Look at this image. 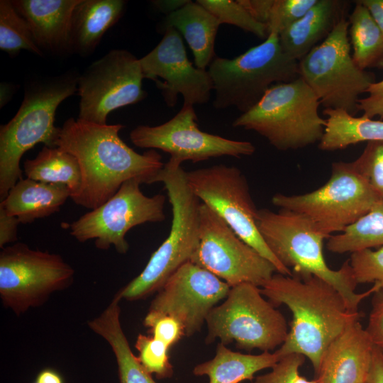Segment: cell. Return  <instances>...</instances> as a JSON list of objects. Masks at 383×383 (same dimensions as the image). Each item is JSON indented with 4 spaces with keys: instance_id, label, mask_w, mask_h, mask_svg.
<instances>
[{
    "instance_id": "cell-1",
    "label": "cell",
    "mask_w": 383,
    "mask_h": 383,
    "mask_svg": "<svg viewBox=\"0 0 383 383\" xmlns=\"http://www.w3.org/2000/svg\"><path fill=\"white\" fill-rule=\"evenodd\" d=\"M121 124H96L70 118L60 127L57 147L77 160L82 174L81 188L72 200L94 210L111 198L126 181L138 178L152 184L163 167L155 150L140 154L119 136Z\"/></svg>"
},
{
    "instance_id": "cell-2",
    "label": "cell",
    "mask_w": 383,
    "mask_h": 383,
    "mask_svg": "<svg viewBox=\"0 0 383 383\" xmlns=\"http://www.w3.org/2000/svg\"><path fill=\"white\" fill-rule=\"evenodd\" d=\"M260 289L274 306L284 304L292 313L287 339L275 353L279 359L292 353L304 355L316 375L328 345L360 318L358 312L348 309L334 287L315 276L300 278L277 273Z\"/></svg>"
},
{
    "instance_id": "cell-3",
    "label": "cell",
    "mask_w": 383,
    "mask_h": 383,
    "mask_svg": "<svg viewBox=\"0 0 383 383\" xmlns=\"http://www.w3.org/2000/svg\"><path fill=\"white\" fill-rule=\"evenodd\" d=\"M79 74L67 71L40 77L25 84L23 101L16 115L0 128V199L22 179L23 154L38 143L57 147L60 128L55 126L57 107L77 92Z\"/></svg>"
},
{
    "instance_id": "cell-4",
    "label": "cell",
    "mask_w": 383,
    "mask_h": 383,
    "mask_svg": "<svg viewBox=\"0 0 383 383\" xmlns=\"http://www.w3.org/2000/svg\"><path fill=\"white\" fill-rule=\"evenodd\" d=\"M257 224L270 250L292 275L315 276L326 282L340 294L350 311L358 312L360 302L379 291L373 285L362 293L355 292L357 284L349 260L338 270L330 268L323 255V241L328 238L304 216L285 209H262Z\"/></svg>"
},
{
    "instance_id": "cell-5",
    "label": "cell",
    "mask_w": 383,
    "mask_h": 383,
    "mask_svg": "<svg viewBox=\"0 0 383 383\" xmlns=\"http://www.w3.org/2000/svg\"><path fill=\"white\" fill-rule=\"evenodd\" d=\"M181 165L170 159L152 180V184L165 185L172 206L171 229L140 274L117 292L121 299L137 301L157 292L176 270L191 261L198 248L201 203L190 189Z\"/></svg>"
},
{
    "instance_id": "cell-6",
    "label": "cell",
    "mask_w": 383,
    "mask_h": 383,
    "mask_svg": "<svg viewBox=\"0 0 383 383\" xmlns=\"http://www.w3.org/2000/svg\"><path fill=\"white\" fill-rule=\"evenodd\" d=\"M320 105L313 90L299 76L271 86L233 126L256 132L278 150H298L319 143L323 137L326 121L318 113Z\"/></svg>"
},
{
    "instance_id": "cell-7",
    "label": "cell",
    "mask_w": 383,
    "mask_h": 383,
    "mask_svg": "<svg viewBox=\"0 0 383 383\" xmlns=\"http://www.w3.org/2000/svg\"><path fill=\"white\" fill-rule=\"evenodd\" d=\"M298 63L283 51L277 33L234 58L216 57L207 69L215 92L213 106L248 111L271 86L296 79Z\"/></svg>"
},
{
    "instance_id": "cell-8",
    "label": "cell",
    "mask_w": 383,
    "mask_h": 383,
    "mask_svg": "<svg viewBox=\"0 0 383 383\" xmlns=\"http://www.w3.org/2000/svg\"><path fill=\"white\" fill-rule=\"evenodd\" d=\"M206 344L219 339L225 345L235 343L250 352H271L286 340L288 324L284 315L260 292L259 287L243 283L231 287L220 305L209 313Z\"/></svg>"
},
{
    "instance_id": "cell-9",
    "label": "cell",
    "mask_w": 383,
    "mask_h": 383,
    "mask_svg": "<svg viewBox=\"0 0 383 383\" xmlns=\"http://www.w3.org/2000/svg\"><path fill=\"white\" fill-rule=\"evenodd\" d=\"M349 21L343 17L331 33L298 63L299 76L326 109L358 112L360 96L375 82L374 74L360 69L350 54Z\"/></svg>"
},
{
    "instance_id": "cell-10",
    "label": "cell",
    "mask_w": 383,
    "mask_h": 383,
    "mask_svg": "<svg viewBox=\"0 0 383 383\" xmlns=\"http://www.w3.org/2000/svg\"><path fill=\"white\" fill-rule=\"evenodd\" d=\"M381 201L353 162H335L328 181L303 194H276L272 203L279 209L299 213L329 238L342 232Z\"/></svg>"
},
{
    "instance_id": "cell-11",
    "label": "cell",
    "mask_w": 383,
    "mask_h": 383,
    "mask_svg": "<svg viewBox=\"0 0 383 383\" xmlns=\"http://www.w3.org/2000/svg\"><path fill=\"white\" fill-rule=\"evenodd\" d=\"M188 185L201 203L219 216L245 243L269 260L277 272L292 276L270 250L257 228L258 209L247 179L236 167L213 165L187 172Z\"/></svg>"
},
{
    "instance_id": "cell-12",
    "label": "cell",
    "mask_w": 383,
    "mask_h": 383,
    "mask_svg": "<svg viewBox=\"0 0 383 383\" xmlns=\"http://www.w3.org/2000/svg\"><path fill=\"white\" fill-rule=\"evenodd\" d=\"M74 270L57 254L33 250L23 243L0 252V297L17 316L43 305L50 296L69 287Z\"/></svg>"
},
{
    "instance_id": "cell-13",
    "label": "cell",
    "mask_w": 383,
    "mask_h": 383,
    "mask_svg": "<svg viewBox=\"0 0 383 383\" xmlns=\"http://www.w3.org/2000/svg\"><path fill=\"white\" fill-rule=\"evenodd\" d=\"M141 184L138 178L125 182L107 201L71 223L70 235L79 243L94 239L99 250L113 246L118 253L126 254L129 250L126 235L132 228L165 219V196H145Z\"/></svg>"
},
{
    "instance_id": "cell-14",
    "label": "cell",
    "mask_w": 383,
    "mask_h": 383,
    "mask_svg": "<svg viewBox=\"0 0 383 383\" xmlns=\"http://www.w3.org/2000/svg\"><path fill=\"white\" fill-rule=\"evenodd\" d=\"M144 76L139 59L124 49H113L92 62L79 74L78 118L107 124L113 111L143 100Z\"/></svg>"
},
{
    "instance_id": "cell-15",
    "label": "cell",
    "mask_w": 383,
    "mask_h": 383,
    "mask_svg": "<svg viewBox=\"0 0 383 383\" xmlns=\"http://www.w3.org/2000/svg\"><path fill=\"white\" fill-rule=\"evenodd\" d=\"M191 262L231 287L243 283L260 287L277 272L269 260L241 240L203 203L199 207V243Z\"/></svg>"
},
{
    "instance_id": "cell-16",
    "label": "cell",
    "mask_w": 383,
    "mask_h": 383,
    "mask_svg": "<svg viewBox=\"0 0 383 383\" xmlns=\"http://www.w3.org/2000/svg\"><path fill=\"white\" fill-rule=\"evenodd\" d=\"M130 139L137 147L167 152L170 159L181 164L222 156L241 157L255 152V147L249 141L231 140L201 131L191 105H183L176 115L162 124L136 126L131 131Z\"/></svg>"
},
{
    "instance_id": "cell-17",
    "label": "cell",
    "mask_w": 383,
    "mask_h": 383,
    "mask_svg": "<svg viewBox=\"0 0 383 383\" xmlns=\"http://www.w3.org/2000/svg\"><path fill=\"white\" fill-rule=\"evenodd\" d=\"M160 43L139 59L144 79L155 82L167 106H176L178 96L183 105L206 104L213 91L208 70L198 68L189 60L181 34L169 28Z\"/></svg>"
},
{
    "instance_id": "cell-18",
    "label": "cell",
    "mask_w": 383,
    "mask_h": 383,
    "mask_svg": "<svg viewBox=\"0 0 383 383\" xmlns=\"http://www.w3.org/2000/svg\"><path fill=\"white\" fill-rule=\"evenodd\" d=\"M230 289L225 282L189 261L157 292L149 310L174 317L182 325L185 336L190 337L201 330L210 311Z\"/></svg>"
},
{
    "instance_id": "cell-19",
    "label": "cell",
    "mask_w": 383,
    "mask_h": 383,
    "mask_svg": "<svg viewBox=\"0 0 383 383\" xmlns=\"http://www.w3.org/2000/svg\"><path fill=\"white\" fill-rule=\"evenodd\" d=\"M374 348L359 319L353 321L326 348L315 379L318 383L367 381Z\"/></svg>"
},
{
    "instance_id": "cell-20",
    "label": "cell",
    "mask_w": 383,
    "mask_h": 383,
    "mask_svg": "<svg viewBox=\"0 0 383 383\" xmlns=\"http://www.w3.org/2000/svg\"><path fill=\"white\" fill-rule=\"evenodd\" d=\"M80 0H14L16 11L28 21L35 40L43 53L72 54L71 23Z\"/></svg>"
},
{
    "instance_id": "cell-21",
    "label": "cell",
    "mask_w": 383,
    "mask_h": 383,
    "mask_svg": "<svg viewBox=\"0 0 383 383\" xmlns=\"http://www.w3.org/2000/svg\"><path fill=\"white\" fill-rule=\"evenodd\" d=\"M221 23L199 3L189 1L178 10L165 16L157 26L158 32L176 29L192 50L195 66L207 70L216 57L215 40Z\"/></svg>"
},
{
    "instance_id": "cell-22",
    "label": "cell",
    "mask_w": 383,
    "mask_h": 383,
    "mask_svg": "<svg viewBox=\"0 0 383 383\" xmlns=\"http://www.w3.org/2000/svg\"><path fill=\"white\" fill-rule=\"evenodd\" d=\"M346 4L338 0H317L302 17L279 35L283 51L296 61L301 60L345 16Z\"/></svg>"
},
{
    "instance_id": "cell-23",
    "label": "cell",
    "mask_w": 383,
    "mask_h": 383,
    "mask_svg": "<svg viewBox=\"0 0 383 383\" xmlns=\"http://www.w3.org/2000/svg\"><path fill=\"white\" fill-rule=\"evenodd\" d=\"M69 187L26 177L19 179L0 203L5 211L22 224L48 217L60 211L70 198Z\"/></svg>"
},
{
    "instance_id": "cell-24",
    "label": "cell",
    "mask_w": 383,
    "mask_h": 383,
    "mask_svg": "<svg viewBox=\"0 0 383 383\" xmlns=\"http://www.w3.org/2000/svg\"><path fill=\"white\" fill-rule=\"evenodd\" d=\"M125 5L123 0H80L72 18V53L91 55L105 33L122 16Z\"/></svg>"
},
{
    "instance_id": "cell-25",
    "label": "cell",
    "mask_w": 383,
    "mask_h": 383,
    "mask_svg": "<svg viewBox=\"0 0 383 383\" xmlns=\"http://www.w3.org/2000/svg\"><path fill=\"white\" fill-rule=\"evenodd\" d=\"M120 314L119 302L113 300L98 316L89 321L87 325L112 349L119 383H157L133 353L121 324Z\"/></svg>"
},
{
    "instance_id": "cell-26",
    "label": "cell",
    "mask_w": 383,
    "mask_h": 383,
    "mask_svg": "<svg viewBox=\"0 0 383 383\" xmlns=\"http://www.w3.org/2000/svg\"><path fill=\"white\" fill-rule=\"evenodd\" d=\"M279 360L275 352L252 355L235 352L218 343L215 356L196 365L195 376H206L209 383H240L252 380L255 374L272 368Z\"/></svg>"
},
{
    "instance_id": "cell-27",
    "label": "cell",
    "mask_w": 383,
    "mask_h": 383,
    "mask_svg": "<svg viewBox=\"0 0 383 383\" xmlns=\"http://www.w3.org/2000/svg\"><path fill=\"white\" fill-rule=\"evenodd\" d=\"M326 125L318 148L335 151L361 142L383 141V120L352 116L343 109H326Z\"/></svg>"
},
{
    "instance_id": "cell-28",
    "label": "cell",
    "mask_w": 383,
    "mask_h": 383,
    "mask_svg": "<svg viewBox=\"0 0 383 383\" xmlns=\"http://www.w3.org/2000/svg\"><path fill=\"white\" fill-rule=\"evenodd\" d=\"M23 171L27 178L67 186L71 199L81 188L82 174L77 160L58 147L44 146L35 158L25 160Z\"/></svg>"
},
{
    "instance_id": "cell-29",
    "label": "cell",
    "mask_w": 383,
    "mask_h": 383,
    "mask_svg": "<svg viewBox=\"0 0 383 383\" xmlns=\"http://www.w3.org/2000/svg\"><path fill=\"white\" fill-rule=\"evenodd\" d=\"M353 58L362 70L383 68V34L367 9L359 1L349 16Z\"/></svg>"
},
{
    "instance_id": "cell-30",
    "label": "cell",
    "mask_w": 383,
    "mask_h": 383,
    "mask_svg": "<svg viewBox=\"0 0 383 383\" xmlns=\"http://www.w3.org/2000/svg\"><path fill=\"white\" fill-rule=\"evenodd\" d=\"M383 246V201L375 204L365 214L339 234L331 235L327 249L333 253H353Z\"/></svg>"
},
{
    "instance_id": "cell-31",
    "label": "cell",
    "mask_w": 383,
    "mask_h": 383,
    "mask_svg": "<svg viewBox=\"0 0 383 383\" xmlns=\"http://www.w3.org/2000/svg\"><path fill=\"white\" fill-rule=\"evenodd\" d=\"M0 49L11 57L22 50L43 57L28 21L16 11L12 1H0Z\"/></svg>"
},
{
    "instance_id": "cell-32",
    "label": "cell",
    "mask_w": 383,
    "mask_h": 383,
    "mask_svg": "<svg viewBox=\"0 0 383 383\" xmlns=\"http://www.w3.org/2000/svg\"><path fill=\"white\" fill-rule=\"evenodd\" d=\"M221 24L235 26L262 40L268 35L265 25L256 21L238 0H197Z\"/></svg>"
},
{
    "instance_id": "cell-33",
    "label": "cell",
    "mask_w": 383,
    "mask_h": 383,
    "mask_svg": "<svg viewBox=\"0 0 383 383\" xmlns=\"http://www.w3.org/2000/svg\"><path fill=\"white\" fill-rule=\"evenodd\" d=\"M135 348L138 352V359L144 369L158 379L171 378L174 368L168 355L170 348L152 336L138 334Z\"/></svg>"
},
{
    "instance_id": "cell-34",
    "label": "cell",
    "mask_w": 383,
    "mask_h": 383,
    "mask_svg": "<svg viewBox=\"0 0 383 383\" xmlns=\"http://www.w3.org/2000/svg\"><path fill=\"white\" fill-rule=\"evenodd\" d=\"M353 164L380 200L383 201V141L368 142L362 154Z\"/></svg>"
},
{
    "instance_id": "cell-35",
    "label": "cell",
    "mask_w": 383,
    "mask_h": 383,
    "mask_svg": "<svg viewBox=\"0 0 383 383\" xmlns=\"http://www.w3.org/2000/svg\"><path fill=\"white\" fill-rule=\"evenodd\" d=\"M349 262L357 284L372 283L383 289V246L351 253Z\"/></svg>"
},
{
    "instance_id": "cell-36",
    "label": "cell",
    "mask_w": 383,
    "mask_h": 383,
    "mask_svg": "<svg viewBox=\"0 0 383 383\" xmlns=\"http://www.w3.org/2000/svg\"><path fill=\"white\" fill-rule=\"evenodd\" d=\"M317 0H274L265 24L268 35H279L302 17Z\"/></svg>"
},
{
    "instance_id": "cell-37",
    "label": "cell",
    "mask_w": 383,
    "mask_h": 383,
    "mask_svg": "<svg viewBox=\"0 0 383 383\" xmlns=\"http://www.w3.org/2000/svg\"><path fill=\"white\" fill-rule=\"evenodd\" d=\"M301 354L292 353L282 357L271 370L255 378V383H318L316 379L309 380L299 372L305 361Z\"/></svg>"
},
{
    "instance_id": "cell-38",
    "label": "cell",
    "mask_w": 383,
    "mask_h": 383,
    "mask_svg": "<svg viewBox=\"0 0 383 383\" xmlns=\"http://www.w3.org/2000/svg\"><path fill=\"white\" fill-rule=\"evenodd\" d=\"M143 325L148 328L151 336L169 348L185 336L184 328L178 320L158 311L149 310L144 318Z\"/></svg>"
},
{
    "instance_id": "cell-39",
    "label": "cell",
    "mask_w": 383,
    "mask_h": 383,
    "mask_svg": "<svg viewBox=\"0 0 383 383\" xmlns=\"http://www.w3.org/2000/svg\"><path fill=\"white\" fill-rule=\"evenodd\" d=\"M366 331L375 347L383 351V289L374 294Z\"/></svg>"
},
{
    "instance_id": "cell-40",
    "label": "cell",
    "mask_w": 383,
    "mask_h": 383,
    "mask_svg": "<svg viewBox=\"0 0 383 383\" xmlns=\"http://www.w3.org/2000/svg\"><path fill=\"white\" fill-rule=\"evenodd\" d=\"M366 93L367 96L358 101V111L368 118L379 116L383 120V79L371 84Z\"/></svg>"
},
{
    "instance_id": "cell-41",
    "label": "cell",
    "mask_w": 383,
    "mask_h": 383,
    "mask_svg": "<svg viewBox=\"0 0 383 383\" xmlns=\"http://www.w3.org/2000/svg\"><path fill=\"white\" fill-rule=\"evenodd\" d=\"M20 223L17 217L9 215L0 206V248L1 249L6 244L17 240L18 226Z\"/></svg>"
},
{
    "instance_id": "cell-42",
    "label": "cell",
    "mask_w": 383,
    "mask_h": 383,
    "mask_svg": "<svg viewBox=\"0 0 383 383\" xmlns=\"http://www.w3.org/2000/svg\"><path fill=\"white\" fill-rule=\"evenodd\" d=\"M238 1L256 21L266 24L274 0Z\"/></svg>"
},
{
    "instance_id": "cell-43",
    "label": "cell",
    "mask_w": 383,
    "mask_h": 383,
    "mask_svg": "<svg viewBox=\"0 0 383 383\" xmlns=\"http://www.w3.org/2000/svg\"><path fill=\"white\" fill-rule=\"evenodd\" d=\"M367 383H383V351L374 346Z\"/></svg>"
},
{
    "instance_id": "cell-44",
    "label": "cell",
    "mask_w": 383,
    "mask_h": 383,
    "mask_svg": "<svg viewBox=\"0 0 383 383\" xmlns=\"http://www.w3.org/2000/svg\"><path fill=\"white\" fill-rule=\"evenodd\" d=\"M359 1L367 9L383 34V0H360Z\"/></svg>"
},
{
    "instance_id": "cell-45",
    "label": "cell",
    "mask_w": 383,
    "mask_h": 383,
    "mask_svg": "<svg viewBox=\"0 0 383 383\" xmlns=\"http://www.w3.org/2000/svg\"><path fill=\"white\" fill-rule=\"evenodd\" d=\"M189 0L152 1L154 6L160 12L168 15L185 5Z\"/></svg>"
},
{
    "instance_id": "cell-46",
    "label": "cell",
    "mask_w": 383,
    "mask_h": 383,
    "mask_svg": "<svg viewBox=\"0 0 383 383\" xmlns=\"http://www.w3.org/2000/svg\"><path fill=\"white\" fill-rule=\"evenodd\" d=\"M35 382L38 383H64L61 375L50 368L41 370L38 374Z\"/></svg>"
},
{
    "instance_id": "cell-47",
    "label": "cell",
    "mask_w": 383,
    "mask_h": 383,
    "mask_svg": "<svg viewBox=\"0 0 383 383\" xmlns=\"http://www.w3.org/2000/svg\"><path fill=\"white\" fill-rule=\"evenodd\" d=\"M362 383H367V381H365V382H362Z\"/></svg>"
},
{
    "instance_id": "cell-48",
    "label": "cell",
    "mask_w": 383,
    "mask_h": 383,
    "mask_svg": "<svg viewBox=\"0 0 383 383\" xmlns=\"http://www.w3.org/2000/svg\"><path fill=\"white\" fill-rule=\"evenodd\" d=\"M35 383H38V382H35Z\"/></svg>"
},
{
    "instance_id": "cell-49",
    "label": "cell",
    "mask_w": 383,
    "mask_h": 383,
    "mask_svg": "<svg viewBox=\"0 0 383 383\" xmlns=\"http://www.w3.org/2000/svg\"><path fill=\"white\" fill-rule=\"evenodd\" d=\"M252 383H255V382H252Z\"/></svg>"
}]
</instances>
